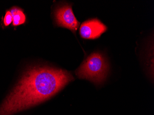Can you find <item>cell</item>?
<instances>
[{"label":"cell","mask_w":154,"mask_h":115,"mask_svg":"<svg viewBox=\"0 0 154 115\" xmlns=\"http://www.w3.org/2000/svg\"><path fill=\"white\" fill-rule=\"evenodd\" d=\"M2 24L4 27H7L13 22V16L10 10H7L3 18Z\"/></svg>","instance_id":"6"},{"label":"cell","mask_w":154,"mask_h":115,"mask_svg":"<svg viewBox=\"0 0 154 115\" xmlns=\"http://www.w3.org/2000/svg\"><path fill=\"white\" fill-rule=\"evenodd\" d=\"M109 69V64L103 55L94 53L84 60L75 73L79 78L99 84L105 80Z\"/></svg>","instance_id":"2"},{"label":"cell","mask_w":154,"mask_h":115,"mask_svg":"<svg viewBox=\"0 0 154 115\" xmlns=\"http://www.w3.org/2000/svg\"><path fill=\"white\" fill-rule=\"evenodd\" d=\"M107 27L97 19L87 20L81 24L79 34L83 38L95 39L106 32Z\"/></svg>","instance_id":"4"},{"label":"cell","mask_w":154,"mask_h":115,"mask_svg":"<svg viewBox=\"0 0 154 115\" xmlns=\"http://www.w3.org/2000/svg\"><path fill=\"white\" fill-rule=\"evenodd\" d=\"M54 17L57 26L68 29L73 33L76 32L80 25L70 4H62L58 6L54 10Z\"/></svg>","instance_id":"3"},{"label":"cell","mask_w":154,"mask_h":115,"mask_svg":"<svg viewBox=\"0 0 154 115\" xmlns=\"http://www.w3.org/2000/svg\"><path fill=\"white\" fill-rule=\"evenodd\" d=\"M66 70L47 66L28 69L0 106V115H11L45 101L73 81Z\"/></svg>","instance_id":"1"},{"label":"cell","mask_w":154,"mask_h":115,"mask_svg":"<svg viewBox=\"0 0 154 115\" xmlns=\"http://www.w3.org/2000/svg\"><path fill=\"white\" fill-rule=\"evenodd\" d=\"M10 11L13 16V26H18L26 23V17L23 9L19 7L14 6L10 8Z\"/></svg>","instance_id":"5"}]
</instances>
